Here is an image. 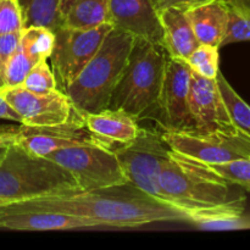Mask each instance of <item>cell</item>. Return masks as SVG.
<instances>
[{
    "instance_id": "obj_1",
    "label": "cell",
    "mask_w": 250,
    "mask_h": 250,
    "mask_svg": "<svg viewBox=\"0 0 250 250\" xmlns=\"http://www.w3.org/2000/svg\"><path fill=\"white\" fill-rule=\"evenodd\" d=\"M6 207L61 212L92 220L100 227L116 229H133L155 222H188L186 212L156 200L131 183L90 190H66Z\"/></svg>"
},
{
    "instance_id": "obj_2",
    "label": "cell",
    "mask_w": 250,
    "mask_h": 250,
    "mask_svg": "<svg viewBox=\"0 0 250 250\" xmlns=\"http://www.w3.org/2000/svg\"><path fill=\"white\" fill-rule=\"evenodd\" d=\"M136 37L114 28L106 34L99 50L63 89L80 112L106 109L128 62Z\"/></svg>"
},
{
    "instance_id": "obj_3",
    "label": "cell",
    "mask_w": 250,
    "mask_h": 250,
    "mask_svg": "<svg viewBox=\"0 0 250 250\" xmlns=\"http://www.w3.org/2000/svg\"><path fill=\"white\" fill-rule=\"evenodd\" d=\"M159 185L165 203L186 212L231 202V187L208 164L171 149L161 168Z\"/></svg>"
},
{
    "instance_id": "obj_4",
    "label": "cell",
    "mask_w": 250,
    "mask_h": 250,
    "mask_svg": "<svg viewBox=\"0 0 250 250\" xmlns=\"http://www.w3.org/2000/svg\"><path fill=\"white\" fill-rule=\"evenodd\" d=\"M80 189L67 170L44 156L27 153L19 144L0 155V198L10 204Z\"/></svg>"
},
{
    "instance_id": "obj_5",
    "label": "cell",
    "mask_w": 250,
    "mask_h": 250,
    "mask_svg": "<svg viewBox=\"0 0 250 250\" xmlns=\"http://www.w3.org/2000/svg\"><path fill=\"white\" fill-rule=\"evenodd\" d=\"M166 58L163 46L136 38L107 107L122 110L138 121L153 114L163 85Z\"/></svg>"
},
{
    "instance_id": "obj_6",
    "label": "cell",
    "mask_w": 250,
    "mask_h": 250,
    "mask_svg": "<svg viewBox=\"0 0 250 250\" xmlns=\"http://www.w3.org/2000/svg\"><path fill=\"white\" fill-rule=\"evenodd\" d=\"M112 150L127 182L156 200L165 203L159 185V176L167 161L171 148L164 141L161 132L141 127L136 138L112 148Z\"/></svg>"
},
{
    "instance_id": "obj_7",
    "label": "cell",
    "mask_w": 250,
    "mask_h": 250,
    "mask_svg": "<svg viewBox=\"0 0 250 250\" xmlns=\"http://www.w3.org/2000/svg\"><path fill=\"white\" fill-rule=\"evenodd\" d=\"M46 158L67 170L82 190L128 183L112 148L105 146H71Z\"/></svg>"
},
{
    "instance_id": "obj_8",
    "label": "cell",
    "mask_w": 250,
    "mask_h": 250,
    "mask_svg": "<svg viewBox=\"0 0 250 250\" xmlns=\"http://www.w3.org/2000/svg\"><path fill=\"white\" fill-rule=\"evenodd\" d=\"M161 136L172 150L208 165L250 158V141L236 132L161 129Z\"/></svg>"
},
{
    "instance_id": "obj_9",
    "label": "cell",
    "mask_w": 250,
    "mask_h": 250,
    "mask_svg": "<svg viewBox=\"0 0 250 250\" xmlns=\"http://www.w3.org/2000/svg\"><path fill=\"white\" fill-rule=\"evenodd\" d=\"M114 28L110 22L93 28L56 29L55 43L51 53V68L58 87L65 89L99 50L105 37Z\"/></svg>"
},
{
    "instance_id": "obj_10",
    "label": "cell",
    "mask_w": 250,
    "mask_h": 250,
    "mask_svg": "<svg viewBox=\"0 0 250 250\" xmlns=\"http://www.w3.org/2000/svg\"><path fill=\"white\" fill-rule=\"evenodd\" d=\"M0 93L17 112L20 124L27 127H54L81 116L68 95L60 88L49 92H32L23 85L0 88Z\"/></svg>"
},
{
    "instance_id": "obj_11",
    "label": "cell",
    "mask_w": 250,
    "mask_h": 250,
    "mask_svg": "<svg viewBox=\"0 0 250 250\" xmlns=\"http://www.w3.org/2000/svg\"><path fill=\"white\" fill-rule=\"evenodd\" d=\"M192 70L186 61L167 55L163 85L155 111L163 129L187 131L195 128L189 110V87Z\"/></svg>"
},
{
    "instance_id": "obj_12",
    "label": "cell",
    "mask_w": 250,
    "mask_h": 250,
    "mask_svg": "<svg viewBox=\"0 0 250 250\" xmlns=\"http://www.w3.org/2000/svg\"><path fill=\"white\" fill-rule=\"evenodd\" d=\"M16 144L31 155L44 158L51 153L71 146H105L88 131L83 122L82 115L60 126L37 128L21 125L19 127Z\"/></svg>"
},
{
    "instance_id": "obj_13",
    "label": "cell",
    "mask_w": 250,
    "mask_h": 250,
    "mask_svg": "<svg viewBox=\"0 0 250 250\" xmlns=\"http://www.w3.org/2000/svg\"><path fill=\"white\" fill-rule=\"evenodd\" d=\"M189 110L195 129H221L239 133L229 119L216 78L210 80L192 72L189 87Z\"/></svg>"
},
{
    "instance_id": "obj_14",
    "label": "cell",
    "mask_w": 250,
    "mask_h": 250,
    "mask_svg": "<svg viewBox=\"0 0 250 250\" xmlns=\"http://www.w3.org/2000/svg\"><path fill=\"white\" fill-rule=\"evenodd\" d=\"M110 23L164 48V29L151 0H110Z\"/></svg>"
},
{
    "instance_id": "obj_15",
    "label": "cell",
    "mask_w": 250,
    "mask_h": 250,
    "mask_svg": "<svg viewBox=\"0 0 250 250\" xmlns=\"http://www.w3.org/2000/svg\"><path fill=\"white\" fill-rule=\"evenodd\" d=\"M97 222L61 212L43 210H17L0 207V229L11 231H68L98 229Z\"/></svg>"
},
{
    "instance_id": "obj_16",
    "label": "cell",
    "mask_w": 250,
    "mask_h": 250,
    "mask_svg": "<svg viewBox=\"0 0 250 250\" xmlns=\"http://www.w3.org/2000/svg\"><path fill=\"white\" fill-rule=\"evenodd\" d=\"M81 115L88 131L109 148L131 142L141 128L138 120L122 110L106 107L95 112H81Z\"/></svg>"
},
{
    "instance_id": "obj_17",
    "label": "cell",
    "mask_w": 250,
    "mask_h": 250,
    "mask_svg": "<svg viewBox=\"0 0 250 250\" xmlns=\"http://www.w3.org/2000/svg\"><path fill=\"white\" fill-rule=\"evenodd\" d=\"M158 12L163 24L164 49L166 54L173 59L186 61L200 44L193 31L187 11L181 7L170 6Z\"/></svg>"
},
{
    "instance_id": "obj_18",
    "label": "cell",
    "mask_w": 250,
    "mask_h": 250,
    "mask_svg": "<svg viewBox=\"0 0 250 250\" xmlns=\"http://www.w3.org/2000/svg\"><path fill=\"white\" fill-rule=\"evenodd\" d=\"M200 44L221 48L229 23V10L224 0L204 2L186 10Z\"/></svg>"
},
{
    "instance_id": "obj_19",
    "label": "cell",
    "mask_w": 250,
    "mask_h": 250,
    "mask_svg": "<svg viewBox=\"0 0 250 250\" xmlns=\"http://www.w3.org/2000/svg\"><path fill=\"white\" fill-rule=\"evenodd\" d=\"M110 0H62L61 27L93 28L110 22Z\"/></svg>"
},
{
    "instance_id": "obj_20",
    "label": "cell",
    "mask_w": 250,
    "mask_h": 250,
    "mask_svg": "<svg viewBox=\"0 0 250 250\" xmlns=\"http://www.w3.org/2000/svg\"><path fill=\"white\" fill-rule=\"evenodd\" d=\"M21 7L23 28L43 26L55 32L60 28L62 0H17Z\"/></svg>"
},
{
    "instance_id": "obj_21",
    "label": "cell",
    "mask_w": 250,
    "mask_h": 250,
    "mask_svg": "<svg viewBox=\"0 0 250 250\" xmlns=\"http://www.w3.org/2000/svg\"><path fill=\"white\" fill-rule=\"evenodd\" d=\"M216 82L232 125L242 136L250 141V106L239 97L220 71L217 73Z\"/></svg>"
},
{
    "instance_id": "obj_22",
    "label": "cell",
    "mask_w": 250,
    "mask_h": 250,
    "mask_svg": "<svg viewBox=\"0 0 250 250\" xmlns=\"http://www.w3.org/2000/svg\"><path fill=\"white\" fill-rule=\"evenodd\" d=\"M55 43V33L43 26L24 27L21 32V48L33 63L49 59Z\"/></svg>"
},
{
    "instance_id": "obj_23",
    "label": "cell",
    "mask_w": 250,
    "mask_h": 250,
    "mask_svg": "<svg viewBox=\"0 0 250 250\" xmlns=\"http://www.w3.org/2000/svg\"><path fill=\"white\" fill-rule=\"evenodd\" d=\"M219 49L209 44H199L186 60L193 73L215 80L219 73Z\"/></svg>"
},
{
    "instance_id": "obj_24",
    "label": "cell",
    "mask_w": 250,
    "mask_h": 250,
    "mask_svg": "<svg viewBox=\"0 0 250 250\" xmlns=\"http://www.w3.org/2000/svg\"><path fill=\"white\" fill-rule=\"evenodd\" d=\"M226 5L229 10V23L221 46L238 42H250V9L229 2H226Z\"/></svg>"
},
{
    "instance_id": "obj_25",
    "label": "cell",
    "mask_w": 250,
    "mask_h": 250,
    "mask_svg": "<svg viewBox=\"0 0 250 250\" xmlns=\"http://www.w3.org/2000/svg\"><path fill=\"white\" fill-rule=\"evenodd\" d=\"M33 62L23 53L20 46L11 55V58L5 62L2 68V88H11L22 85L24 78L28 75Z\"/></svg>"
},
{
    "instance_id": "obj_26",
    "label": "cell",
    "mask_w": 250,
    "mask_h": 250,
    "mask_svg": "<svg viewBox=\"0 0 250 250\" xmlns=\"http://www.w3.org/2000/svg\"><path fill=\"white\" fill-rule=\"evenodd\" d=\"M210 166L229 185L239 186L250 192V158L237 159Z\"/></svg>"
},
{
    "instance_id": "obj_27",
    "label": "cell",
    "mask_w": 250,
    "mask_h": 250,
    "mask_svg": "<svg viewBox=\"0 0 250 250\" xmlns=\"http://www.w3.org/2000/svg\"><path fill=\"white\" fill-rule=\"evenodd\" d=\"M22 85L32 92H49L59 88L53 68L48 65L45 59L33 63Z\"/></svg>"
},
{
    "instance_id": "obj_28",
    "label": "cell",
    "mask_w": 250,
    "mask_h": 250,
    "mask_svg": "<svg viewBox=\"0 0 250 250\" xmlns=\"http://www.w3.org/2000/svg\"><path fill=\"white\" fill-rule=\"evenodd\" d=\"M23 29L21 7L17 0H0V34Z\"/></svg>"
},
{
    "instance_id": "obj_29",
    "label": "cell",
    "mask_w": 250,
    "mask_h": 250,
    "mask_svg": "<svg viewBox=\"0 0 250 250\" xmlns=\"http://www.w3.org/2000/svg\"><path fill=\"white\" fill-rule=\"evenodd\" d=\"M21 32L22 31L0 34V61L2 66L21 46Z\"/></svg>"
},
{
    "instance_id": "obj_30",
    "label": "cell",
    "mask_w": 250,
    "mask_h": 250,
    "mask_svg": "<svg viewBox=\"0 0 250 250\" xmlns=\"http://www.w3.org/2000/svg\"><path fill=\"white\" fill-rule=\"evenodd\" d=\"M214 1V0H158V2L155 4V7L158 11L165 9V7L175 6V7H181L183 10H188L190 7H194L197 5L204 4V2Z\"/></svg>"
},
{
    "instance_id": "obj_31",
    "label": "cell",
    "mask_w": 250,
    "mask_h": 250,
    "mask_svg": "<svg viewBox=\"0 0 250 250\" xmlns=\"http://www.w3.org/2000/svg\"><path fill=\"white\" fill-rule=\"evenodd\" d=\"M20 126H2L0 127V148L15 144L17 141Z\"/></svg>"
},
{
    "instance_id": "obj_32",
    "label": "cell",
    "mask_w": 250,
    "mask_h": 250,
    "mask_svg": "<svg viewBox=\"0 0 250 250\" xmlns=\"http://www.w3.org/2000/svg\"><path fill=\"white\" fill-rule=\"evenodd\" d=\"M0 119L2 120H9V121L19 122L20 124V117L17 115V112L12 109L9 105V103L6 102L2 94L0 93Z\"/></svg>"
},
{
    "instance_id": "obj_33",
    "label": "cell",
    "mask_w": 250,
    "mask_h": 250,
    "mask_svg": "<svg viewBox=\"0 0 250 250\" xmlns=\"http://www.w3.org/2000/svg\"><path fill=\"white\" fill-rule=\"evenodd\" d=\"M224 1L229 2V4L242 5V6L248 7V9H250V0H224Z\"/></svg>"
},
{
    "instance_id": "obj_34",
    "label": "cell",
    "mask_w": 250,
    "mask_h": 250,
    "mask_svg": "<svg viewBox=\"0 0 250 250\" xmlns=\"http://www.w3.org/2000/svg\"><path fill=\"white\" fill-rule=\"evenodd\" d=\"M2 68H4V66L0 61V88H2Z\"/></svg>"
},
{
    "instance_id": "obj_35",
    "label": "cell",
    "mask_w": 250,
    "mask_h": 250,
    "mask_svg": "<svg viewBox=\"0 0 250 250\" xmlns=\"http://www.w3.org/2000/svg\"><path fill=\"white\" fill-rule=\"evenodd\" d=\"M10 203L7 202V200L2 199V198H0V207H4V205H9Z\"/></svg>"
},
{
    "instance_id": "obj_36",
    "label": "cell",
    "mask_w": 250,
    "mask_h": 250,
    "mask_svg": "<svg viewBox=\"0 0 250 250\" xmlns=\"http://www.w3.org/2000/svg\"><path fill=\"white\" fill-rule=\"evenodd\" d=\"M4 150H5V148H0V155H1V154L4 153Z\"/></svg>"
},
{
    "instance_id": "obj_37",
    "label": "cell",
    "mask_w": 250,
    "mask_h": 250,
    "mask_svg": "<svg viewBox=\"0 0 250 250\" xmlns=\"http://www.w3.org/2000/svg\"><path fill=\"white\" fill-rule=\"evenodd\" d=\"M151 1H153V2H154V5H155L156 2H158V0H151Z\"/></svg>"
}]
</instances>
